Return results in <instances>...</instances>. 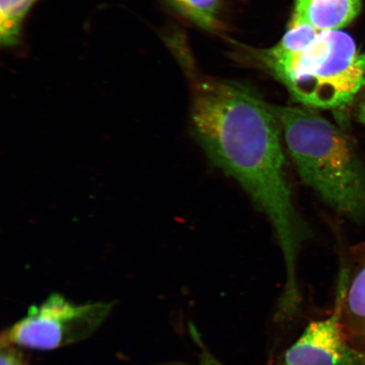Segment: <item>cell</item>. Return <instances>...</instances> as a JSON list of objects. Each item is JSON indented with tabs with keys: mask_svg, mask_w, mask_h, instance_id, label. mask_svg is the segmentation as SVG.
I'll list each match as a JSON object with an SVG mask.
<instances>
[{
	"mask_svg": "<svg viewBox=\"0 0 365 365\" xmlns=\"http://www.w3.org/2000/svg\"><path fill=\"white\" fill-rule=\"evenodd\" d=\"M359 118L360 120H361L363 124L365 125V98L364 99V101L362 102L361 105H360Z\"/></svg>",
	"mask_w": 365,
	"mask_h": 365,
	"instance_id": "11",
	"label": "cell"
},
{
	"mask_svg": "<svg viewBox=\"0 0 365 365\" xmlns=\"http://www.w3.org/2000/svg\"><path fill=\"white\" fill-rule=\"evenodd\" d=\"M36 0H0V41L11 47L19 41L23 21Z\"/></svg>",
	"mask_w": 365,
	"mask_h": 365,
	"instance_id": "8",
	"label": "cell"
},
{
	"mask_svg": "<svg viewBox=\"0 0 365 365\" xmlns=\"http://www.w3.org/2000/svg\"><path fill=\"white\" fill-rule=\"evenodd\" d=\"M182 15L205 29H216L219 24V0H167Z\"/></svg>",
	"mask_w": 365,
	"mask_h": 365,
	"instance_id": "9",
	"label": "cell"
},
{
	"mask_svg": "<svg viewBox=\"0 0 365 365\" xmlns=\"http://www.w3.org/2000/svg\"><path fill=\"white\" fill-rule=\"evenodd\" d=\"M262 57L292 97L307 107L344 109L365 85V52L341 30L322 31L298 53Z\"/></svg>",
	"mask_w": 365,
	"mask_h": 365,
	"instance_id": "3",
	"label": "cell"
},
{
	"mask_svg": "<svg viewBox=\"0 0 365 365\" xmlns=\"http://www.w3.org/2000/svg\"><path fill=\"white\" fill-rule=\"evenodd\" d=\"M341 323L346 339L355 349L365 336V266L349 282L346 272L340 277Z\"/></svg>",
	"mask_w": 365,
	"mask_h": 365,
	"instance_id": "7",
	"label": "cell"
},
{
	"mask_svg": "<svg viewBox=\"0 0 365 365\" xmlns=\"http://www.w3.org/2000/svg\"><path fill=\"white\" fill-rule=\"evenodd\" d=\"M113 304H76L53 294L3 333L1 340L18 348L53 350L88 339L106 321Z\"/></svg>",
	"mask_w": 365,
	"mask_h": 365,
	"instance_id": "4",
	"label": "cell"
},
{
	"mask_svg": "<svg viewBox=\"0 0 365 365\" xmlns=\"http://www.w3.org/2000/svg\"><path fill=\"white\" fill-rule=\"evenodd\" d=\"M191 118L214 165L238 182L270 220L284 257V294L298 298L296 261L309 230L295 207L272 106L244 86L210 79L195 86Z\"/></svg>",
	"mask_w": 365,
	"mask_h": 365,
	"instance_id": "1",
	"label": "cell"
},
{
	"mask_svg": "<svg viewBox=\"0 0 365 365\" xmlns=\"http://www.w3.org/2000/svg\"><path fill=\"white\" fill-rule=\"evenodd\" d=\"M0 365H29L27 360L18 346L1 340Z\"/></svg>",
	"mask_w": 365,
	"mask_h": 365,
	"instance_id": "10",
	"label": "cell"
},
{
	"mask_svg": "<svg viewBox=\"0 0 365 365\" xmlns=\"http://www.w3.org/2000/svg\"><path fill=\"white\" fill-rule=\"evenodd\" d=\"M272 108L301 179L337 212L365 217V168L349 140L309 109Z\"/></svg>",
	"mask_w": 365,
	"mask_h": 365,
	"instance_id": "2",
	"label": "cell"
},
{
	"mask_svg": "<svg viewBox=\"0 0 365 365\" xmlns=\"http://www.w3.org/2000/svg\"><path fill=\"white\" fill-rule=\"evenodd\" d=\"M341 295L327 319L310 322L284 355L282 365H362L363 356L351 345L341 323Z\"/></svg>",
	"mask_w": 365,
	"mask_h": 365,
	"instance_id": "5",
	"label": "cell"
},
{
	"mask_svg": "<svg viewBox=\"0 0 365 365\" xmlns=\"http://www.w3.org/2000/svg\"><path fill=\"white\" fill-rule=\"evenodd\" d=\"M362 0H296L292 24L319 31L341 30L359 16Z\"/></svg>",
	"mask_w": 365,
	"mask_h": 365,
	"instance_id": "6",
	"label": "cell"
}]
</instances>
